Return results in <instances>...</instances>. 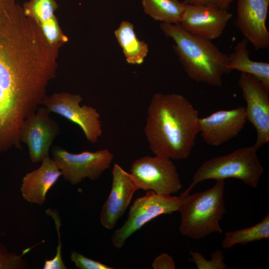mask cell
I'll return each mask as SVG.
<instances>
[{
  "label": "cell",
  "instance_id": "obj_8",
  "mask_svg": "<svg viewBox=\"0 0 269 269\" xmlns=\"http://www.w3.org/2000/svg\"><path fill=\"white\" fill-rule=\"evenodd\" d=\"M51 151L64 179L73 185L85 178L92 181L98 179L109 168L114 157L107 148L73 153L55 145L51 147Z\"/></svg>",
  "mask_w": 269,
  "mask_h": 269
},
{
  "label": "cell",
  "instance_id": "obj_20",
  "mask_svg": "<svg viewBox=\"0 0 269 269\" xmlns=\"http://www.w3.org/2000/svg\"><path fill=\"white\" fill-rule=\"evenodd\" d=\"M222 242V248L229 249L237 244L245 245L253 242L269 238V215L255 225L227 232Z\"/></svg>",
  "mask_w": 269,
  "mask_h": 269
},
{
  "label": "cell",
  "instance_id": "obj_2",
  "mask_svg": "<svg viewBox=\"0 0 269 269\" xmlns=\"http://www.w3.org/2000/svg\"><path fill=\"white\" fill-rule=\"evenodd\" d=\"M199 118L197 110L182 95L155 94L144 129L152 152L171 159H187L199 133Z\"/></svg>",
  "mask_w": 269,
  "mask_h": 269
},
{
  "label": "cell",
  "instance_id": "obj_27",
  "mask_svg": "<svg viewBox=\"0 0 269 269\" xmlns=\"http://www.w3.org/2000/svg\"><path fill=\"white\" fill-rule=\"evenodd\" d=\"M235 0H184L186 4L212 5L222 9L229 8Z\"/></svg>",
  "mask_w": 269,
  "mask_h": 269
},
{
  "label": "cell",
  "instance_id": "obj_16",
  "mask_svg": "<svg viewBox=\"0 0 269 269\" xmlns=\"http://www.w3.org/2000/svg\"><path fill=\"white\" fill-rule=\"evenodd\" d=\"M41 162L39 168L24 175L20 186L23 198L28 203L39 205L44 204L48 191L62 174L55 161L49 156Z\"/></svg>",
  "mask_w": 269,
  "mask_h": 269
},
{
  "label": "cell",
  "instance_id": "obj_22",
  "mask_svg": "<svg viewBox=\"0 0 269 269\" xmlns=\"http://www.w3.org/2000/svg\"><path fill=\"white\" fill-rule=\"evenodd\" d=\"M37 245L38 244L26 248L21 254L18 255L14 252H9L4 245L0 242V269H28V264L24 256Z\"/></svg>",
  "mask_w": 269,
  "mask_h": 269
},
{
  "label": "cell",
  "instance_id": "obj_6",
  "mask_svg": "<svg viewBox=\"0 0 269 269\" xmlns=\"http://www.w3.org/2000/svg\"><path fill=\"white\" fill-rule=\"evenodd\" d=\"M185 196L158 195L152 191L135 199L131 205L124 224L117 229L112 237L116 249L123 248L126 240L144 225L163 214L178 211Z\"/></svg>",
  "mask_w": 269,
  "mask_h": 269
},
{
  "label": "cell",
  "instance_id": "obj_13",
  "mask_svg": "<svg viewBox=\"0 0 269 269\" xmlns=\"http://www.w3.org/2000/svg\"><path fill=\"white\" fill-rule=\"evenodd\" d=\"M247 121L244 107L219 110L199 118V133L207 144L217 146L237 136Z\"/></svg>",
  "mask_w": 269,
  "mask_h": 269
},
{
  "label": "cell",
  "instance_id": "obj_3",
  "mask_svg": "<svg viewBox=\"0 0 269 269\" xmlns=\"http://www.w3.org/2000/svg\"><path fill=\"white\" fill-rule=\"evenodd\" d=\"M159 26L174 41L173 48L188 77L199 83L221 86L222 77L231 71L228 68V55L212 42L194 35L180 23L160 22Z\"/></svg>",
  "mask_w": 269,
  "mask_h": 269
},
{
  "label": "cell",
  "instance_id": "obj_9",
  "mask_svg": "<svg viewBox=\"0 0 269 269\" xmlns=\"http://www.w3.org/2000/svg\"><path fill=\"white\" fill-rule=\"evenodd\" d=\"M83 99L79 94L54 93L45 97L43 105L50 112L57 114L78 125L87 140L97 142L102 135L100 114L90 106H80Z\"/></svg>",
  "mask_w": 269,
  "mask_h": 269
},
{
  "label": "cell",
  "instance_id": "obj_17",
  "mask_svg": "<svg viewBox=\"0 0 269 269\" xmlns=\"http://www.w3.org/2000/svg\"><path fill=\"white\" fill-rule=\"evenodd\" d=\"M248 42L244 37L236 44L228 55V68L252 75L269 89V63L251 60Z\"/></svg>",
  "mask_w": 269,
  "mask_h": 269
},
{
  "label": "cell",
  "instance_id": "obj_10",
  "mask_svg": "<svg viewBox=\"0 0 269 269\" xmlns=\"http://www.w3.org/2000/svg\"><path fill=\"white\" fill-rule=\"evenodd\" d=\"M50 113L45 107H39L24 121L20 129V141L27 145L30 159L34 163L49 156L51 146L60 132L58 123Z\"/></svg>",
  "mask_w": 269,
  "mask_h": 269
},
{
  "label": "cell",
  "instance_id": "obj_11",
  "mask_svg": "<svg viewBox=\"0 0 269 269\" xmlns=\"http://www.w3.org/2000/svg\"><path fill=\"white\" fill-rule=\"evenodd\" d=\"M247 121L255 127L257 136L254 146L259 149L269 142V89L248 74L242 73L238 81Z\"/></svg>",
  "mask_w": 269,
  "mask_h": 269
},
{
  "label": "cell",
  "instance_id": "obj_4",
  "mask_svg": "<svg viewBox=\"0 0 269 269\" xmlns=\"http://www.w3.org/2000/svg\"><path fill=\"white\" fill-rule=\"evenodd\" d=\"M211 188L185 196L178 212L181 214L179 231L194 240L213 233H222L219 222L225 213V180H217Z\"/></svg>",
  "mask_w": 269,
  "mask_h": 269
},
{
  "label": "cell",
  "instance_id": "obj_26",
  "mask_svg": "<svg viewBox=\"0 0 269 269\" xmlns=\"http://www.w3.org/2000/svg\"><path fill=\"white\" fill-rule=\"evenodd\" d=\"M152 266L154 269H175L174 259L169 255L163 253L153 260Z\"/></svg>",
  "mask_w": 269,
  "mask_h": 269
},
{
  "label": "cell",
  "instance_id": "obj_19",
  "mask_svg": "<svg viewBox=\"0 0 269 269\" xmlns=\"http://www.w3.org/2000/svg\"><path fill=\"white\" fill-rule=\"evenodd\" d=\"M144 12L161 22L180 23L186 4L178 0H141Z\"/></svg>",
  "mask_w": 269,
  "mask_h": 269
},
{
  "label": "cell",
  "instance_id": "obj_12",
  "mask_svg": "<svg viewBox=\"0 0 269 269\" xmlns=\"http://www.w3.org/2000/svg\"><path fill=\"white\" fill-rule=\"evenodd\" d=\"M232 16L216 6L186 4L180 24L194 35L212 40L221 36Z\"/></svg>",
  "mask_w": 269,
  "mask_h": 269
},
{
  "label": "cell",
  "instance_id": "obj_18",
  "mask_svg": "<svg viewBox=\"0 0 269 269\" xmlns=\"http://www.w3.org/2000/svg\"><path fill=\"white\" fill-rule=\"evenodd\" d=\"M114 33L127 62L131 64H142L147 55L148 46L137 38L133 24L127 20L122 21Z\"/></svg>",
  "mask_w": 269,
  "mask_h": 269
},
{
  "label": "cell",
  "instance_id": "obj_5",
  "mask_svg": "<svg viewBox=\"0 0 269 269\" xmlns=\"http://www.w3.org/2000/svg\"><path fill=\"white\" fill-rule=\"evenodd\" d=\"M257 151L254 145L245 146L206 161L194 174L188 187L180 195L187 196L198 183L209 179L236 178L250 187L257 188L264 171Z\"/></svg>",
  "mask_w": 269,
  "mask_h": 269
},
{
  "label": "cell",
  "instance_id": "obj_14",
  "mask_svg": "<svg viewBox=\"0 0 269 269\" xmlns=\"http://www.w3.org/2000/svg\"><path fill=\"white\" fill-rule=\"evenodd\" d=\"M112 176L111 189L100 213L101 224L108 230L114 228L138 190L130 173L117 163L114 165Z\"/></svg>",
  "mask_w": 269,
  "mask_h": 269
},
{
  "label": "cell",
  "instance_id": "obj_24",
  "mask_svg": "<svg viewBox=\"0 0 269 269\" xmlns=\"http://www.w3.org/2000/svg\"><path fill=\"white\" fill-rule=\"evenodd\" d=\"M191 258L189 261L194 263L198 269H226L227 266L224 261V253L217 250L211 254V258L207 260L198 251L191 250L189 252Z\"/></svg>",
  "mask_w": 269,
  "mask_h": 269
},
{
  "label": "cell",
  "instance_id": "obj_25",
  "mask_svg": "<svg viewBox=\"0 0 269 269\" xmlns=\"http://www.w3.org/2000/svg\"><path fill=\"white\" fill-rule=\"evenodd\" d=\"M70 260L79 269H113L100 262L88 258L82 254L73 251L71 252Z\"/></svg>",
  "mask_w": 269,
  "mask_h": 269
},
{
  "label": "cell",
  "instance_id": "obj_1",
  "mask_svg": "<svg viewBox=\"0 0 269 269\" xmlns=\"http://www.w3.org/2000/svg\"><path fill=\"white\" fill-rule=\"evenodd\" d=\"M60 48L16 0H0V123H21L43 105Z\"/></svg>",
  "mask_w": 269,
  "mask_h": 269
},
{
  "label": "cell",
  "instance_id": "obj_21",
  "mask_svg": "<svg viewBox=\"0 0 269 269\" xmlns=\"http://www.w3.org/2000/svg\"><path fill=\"white\" fill-rule=\"evenodd\" d=\"M22 7L26 15L39 26L57 17L55 11L58 5L55 0H29Z\"/></svg>",
  "mask_w": 269,
  "mask_h": 269
},
{
  "label": "cell",
  "instance_id": "obj_15",
  "mask_svg": "<svg viewBox=\"0 0 269 269\" xmlns=\"http://www.w3.org/2000/svg\"><path fill=\"white\" fill-rule=\"evenodd\" d=\"M269 0H238L236 24L245 37L256 49L269 46L266 21Z\"/></svg>",
  "mask_w": 269,
  "mask_h": 269
},
{
  "label": "cell",
  "instance_id": "obj_7",
  "mask_svg": "<svg viewBox=\"0 0 269 269\" xmlns=\"http://www.w3.org/2000/svg\"><path fill=\"white\" fill-rule=\"evenodd\" d=\"M130 171L138 189L171 195L182 187L176 166L170 158L164 156L140 157L132 163Z\"/></svg>",
  "mask_w": 269,
  "mask_h": 269
},
{
  "label": "cell",
  "instance_id": "obj_23",
  "mask_svg": "<svg viewBox=\"0 0 269 269\" xmlns=\"http://www.w3.org/2000/svg\"><path fill=\"white\" fill-rule=\"evenodd\" d=\"M46 214L50 216L53 220L57 232L58 233V243L56 249V253L53 258L45 260L44 263L43 269H67L62 256V244L61 242V234L60 228L61 226V220L59 214L56 209L48 208L45 211Z\"/></svg>",
  "mask_w": 269,
  "mask_h": 269
}]
</instances>
